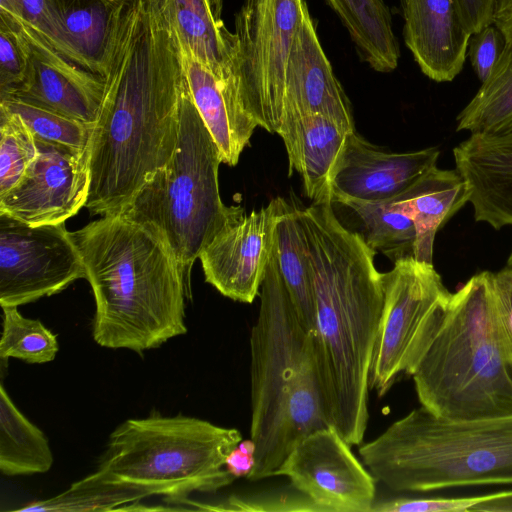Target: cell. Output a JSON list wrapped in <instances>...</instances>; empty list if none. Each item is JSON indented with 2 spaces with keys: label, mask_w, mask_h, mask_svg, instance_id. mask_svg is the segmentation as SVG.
Listing matches in <instances>:
<instances>
[{
  "label": "cell",
  "mask_w": 512,
  "mask_h": 512,
  "mask_svg": "<svg viewBox=\"0 0 512 512\" xmlns=\"http://www.w3.org/2000/svg\"><path fill=\"white\" fill-rule=\"evenodd\" d=\"M187 85L163 0H126L110 44L90 144L91 215L119 214L172 158Z\"/></svg>",
  "instance_id": "obj_1"
},
{
  "label": "cell",
  "mask_w": 512,
  "mask_h": 512,
  "mask_svg": "<svg viewBox=\"0 0 512 512\" xmlns=\"http://www.w3.org/2000/svg\"><path fill=\"white\" fill-rule=\"evenodd\" d=\"M312 270L314 354L326 420L351 445L368 425L369 378L384 289L375 251L342 225L330 200L300 208Z\"/></svg>",
  "instance_id": "obj_2"
},
{
  "label": "cell",
  "mask_w": 512,
  "mask_h": 512,
  "mask_svg": "<svg viewBox=\"0 0 512 512\" xmlns=\"http://www.w3.org/2000/svg\"><path fill=\"white\" fill-rule=\"evenodd\" d=\"M94 300L93 339L141 353L187 332L190 298L175 254L153 228L123 214L70 231Z\"/></svg>",
  "instance_id": "obj_3"
},
{
  "label": "cell",
  "mask_w": 512,
  "mask_h": 512,
  "mask_svg": "<svg viewBox=\"0 0 512 512\" xmlns=\"http://www.w3.org/2000/svg\"><path fill=\"white\" fill-rule=\"evenodd\" d=\"M250 333V481L273 477L292 448L329 426L322 405L312 333L299 321L272 255Z\"/></svg>",
  "instance_id": "obj_4"
},
{
  "label": "cell",
  "mask_w": 512,
  "mask_h": 512,
  "mask_svg": "<svg viewBox=\"0 0 512 512\" xmlns=\"http://www.w3.org/2000/svg\"><path fill=\"white\" fill-rule=\"evenodd\" d=\"M359 455L395 493L512 485V414L448 419L420 405L360 446Z\"/></svg>",
  "instance_id": "obj_5"
},
{
  "label": "cell",
  "mask_w": 512,
  "mask_h": 512,
  "mask_svg": "<svg viewBox=\"0 0 512 512\" xmlns=\"http://www.w3.org/2000/svg\"><path fill=\"white\" fill-rule=\"evenodd\" d=\"M492 274L452 293L444 322L410 375L421 406L448 419L512 414V358L499 338Z\"/></svg>",
  "instance_id": "obj_6"
},
{
  "label": "cell",
  "mask_w": 512,
  "mask_h": 512,
  "mask_svg": "<svg viewBox=\"0 0 512 512\" xmlns=\"http://www.w3.org/2000/svg\"><path fill=\"white\" fill-rule=\"evenodd\" d=\"M219 148L184 88L177 144L170 161L158 169L119 213L157 231L169 244L190 292L192 266L205 245L230 219L245 212L226 206L219 191Z\"/></svg>",
  "instance_id": "obj_7"
},
{
  "label": "cell",
  "mask_w": 512,
  "mask_h": 512,
  "mask_svg": "<svg viewBox=\"0 0 512 512\" xmlns=\"http://www.w3.org/2000/svg\"><path fill=\"white\" fill-rule=\"evenodd\" d=\"M241 440L238 429L195 417L128 419L110 434L98 469L178 504L190 493L215 492L235 480L225 459Z\"/></svg>",
  "instance_id": "obj_8"
},
{
  "label": "cell",
  "mask_w": 512,
  "mask_h": 512,
  "mask_svg": "<svg viewBox=\"0 0 512 512\" xmlns=\"http://www.w3.org/2000/svg\"><path fill=\"white\" fill-rule=\"evenodd\" d=\"M382 281L384 302L369 378L378 397L402 373L412 374L440 330L452 296L433 264L414 257L394 262Z\"/></svg>",
  "instance_id": "obj_9"
},
{
  "label": "cell",
  "mask_w": 512,
  "mask_h": 512,
  "mask_svg": "<svg viewBox=\"0 0 512 512\" xmlns=\"http://www.w3.org/2000/svg\"><path fill=\"white\" fill-rule=\"evenodd\" d=\"M305 0H244L235 16L233 74L258 126L278 132L287 61Z\"/></svg>",
  "instance_id": "obj_10"
},
{
  "label": "cell",
  "mask_w": 512,
  "mask_h": 512,
  "mask_svg": "<svg viewBox=\"0 0 512 512\" xmlns=\"http://www.w3.org/2000/svg\"><path fill=\"white\" fill-rule=\"evenodd\" d=\"M86 272L65 222L29 225L0 213V305L57 294Z\"/></svg>",
  "instance_id": "obj_11"
},
{
  "label": "cell",
  "mask_w": 512,
  "mask_h": 512,
  "mask_svg": "<svg viewBox=\"0 0 512 512\" xmlns=\"http://www.w3.org/2000/svg\"><path fill=\"white\" fill-rule=\"evenodd\" d=\"M320 512H371L376 479L333 426L299 441L275 472Z\"/></svg>",
  "instance_id": "obj_12"
},
{
  "label": "cell",
  "mask_w": 512,
  "mask_h": 512,
  "mask_svg": "<svg viewBox=\"0 0 512 512\" xmlns=\"http://www.w3.org/2000/svg\"><path fill=\"white\" fill-rule=\"evenodd\" d=\"M36 143L37 157L0 197V213L29 225L66 222L88 199L90 146L75 149L38 138Z\"/></svg>",
  "instance_id": "obj_13"
},
{
  "label": "cell",
  "mask_w": 512,
  "mask_h": 512,
  "mask_svg": "<svg viewBox=\"0 0 512 512\" xmlns=\"http://www.w3.org/2000/svg\"><path fill=\"white\" fill-rule=\"evenodd\" d=\"M289 205L276 197L259 211L227 221L199 255L205 281L225 297L253 303L273 255L277 222Z\"/></svg>",
  "instance_id": "obj_14"
},
{
  "label": "cell",
  "mask_w": 512,
  "mask_h": 512,
  "mask_svg": "<svg viewBox=\"0 0 512 512\" xmlns=\"http://www.w3.org/2000/svg\"><path fill=\"white\" fill-rule=\"evenodd\" d=\"M440 151L429 147L413 152H385L352 131L335 165L331 202H384L409 189L437 166Z\"/></svg>",
  "instance_id": "obj_15"
},
{
  "label": "cell",
  "mask_w": 512,
  "mask_h": 512,
  "mask_svg": "<svg viewBox=\"0 0 512 512\" xmlns=\"http://www.w3.org/2000/svg\"><path fill=\"white\" fill-rule=\"evenodd\" d=\"M21 25L32 52L24 82L9 98L94 125L102 103L104 78L68 60L43 37Z\"/></svg>",
  "instance_id": "obj_16"
},
{
  "label": "cell",
  "mask_w": 512,
  "mask_h": 512,
  "mask_svg": "<svg viewBox=\"0 0 512 512\" xmlns=\"http://www.w3.org/2000/svg\"><path fill=\"white\" fill-rule=\"evenodd\" d=\"M309 113L324 114L355 129L350 101L319 42L306 4L287 61L282 124Z\"/></svg>",
  "instance_id": "obj_17"
},
{
  "label": "cell",
  "mask_w": 512,
  "mask_h": 512,
  "mask_svg": "<svg viewBox=\"0 0 512 512\" xmlns=\"http://www.w3.org/2000/svg\"><path fill=\"white\" fill-rule=\"evenodd\" d=\"M404 41L422 73L452 81L462 70L472 33L459 0H401Z\"/></svg>",
  "instance_id": "obj_18"
},
{
  "label": "cell",
  "mask_w": 512,
  "mask_h": 512,
  "mask_svg": "<svg viewBox=\"0 0 512 512\" xmlns=\"http://www.w3.org/2000/svg\"><path fill=\"white\" fill-rule=\"evenodd\" d=\"M453 158L467 184L474 219L495 230L512 226V127L469 134L453 148Z\"/></svg>",
  "instance_id": "obj_19"
},
{
  "label": "cell",
  "mask_w": 512,
  "mask_h": 512,
  "mask_svg": "<svg viewBox=\"0 0 512 512\" xmlns=\"http://www.w3.org/2000/svg\"><path fill=\"white\" fill-rule=\"evenodd\" d=\"M184 57L193 102L219 148L222 163L235 166L258 123L234 77L221 79L196 60Z\"/></svg>",
  "instance_id": "obj_20"
},
{
  "label": "cell",
  "mask_w": 512,
  "mask_h": 512,
  "mask_svg": "<svg viewBox=\"0 0 512 512\" xmlns=\"http://www.w3.org/2000/svg\"><path fill=\"white\" fill-rule=\"evenodd\" d=\"M354 130L319 113L292 118L279 128L277 134L286 148L289 174L299 173L305 194L312 201H331L332 173Z\"/></svg>",
  "instance_id": "obj_21"
},
{
  "label": "cell",
  "mask_w": 512,
  "mask_h": 512,
  "mask_svg": "<svg viewBox=\"0 0 512 512\" xmlns=\"http://www.w3.org/2000/svg\"><path fill=\"white\" fill-rule=\"evenodd\" d=\"M163 6L184 55L221 79L234 77L236 36L222 19V0H163Z\"/></svg>",
  "instance_id": "obj_22"
},
{
  "label": "cell",
  "mask_w": 512,
  "mask_h": 512,
  "mask_svg": "<svg viewBox=\"0 0 512 512\" xmlns=\"http://www.w3.org/2000/svg\"><path fill=\"white\" fill-rule=\"evenodd\" d=\"M73 63L104 78L110 44L126 0H47Z\"/></svg>",
  "instance_id": "obj_23"
},
{
  "label": "cell",
  "mask_w": 512,
  "mask_h": 512,
  "mask_svg": "<svg viewBox=\"0 0 512 512\" xmlns=\"http://www.w3.org/2000/svg\"><path fill=\"white\" fill-rule=\"evenodd\" d=\"M391 200L414 223V258L433 264L436 233L468 203V187L456 169L445 170L435 166L409 189Z\"/></svg>",
  "instance_id": "obj_24"
},
{
  "label": "cell",
  "mask_w": 512,
  "mask_h": 512,
  "mask_svg": "<svg viewBox=\"0 0 512 512\" xmlns=\"http://www.w3.org/2000/svg\"><path fill=\"white\" fill-rule=\"evenodd\" d=\"M273 256L300 323L312 333L315 324L312 270L300 207L293 202L277 222Z\"/></svg>",
  "instance_id": "obj_25"
},
{
  "label": "cell",
  "mask_w": 512,
  "mask_h": 512,
  "mask_svg": "<svg viewBox=\"0 0 512 512\" xmlns=\"http://www.w3.org/2000/svg\"><path fill=\"white\" fill-rule=\"evenodd\" d=\"M357 51L377 72L396 69L400 56L389 9L383 0H327Z\"/></svg>",
  "instance_id": "obj_26"
},
{
  "label": "cell",
  "mask_w": 512,
  "mask_h": 512,
  "mask_svg": "<svg viewBox=\"0 0 512 512\" xmlns=\"http://www.w3.org/2000/svg\"><path fill=\"white\" fill-rule=\"evenodd\" d=\"M45 434L15 406L0 387V470L7 476L45 473L53 465Z\"/></svg>",
  "instance_id": "obj_27"
},
{
  "label": "cell",
  "mask_w": 512,
  "mask_h": 512,
  "mask_svg": "<svg viewBox=\"0 0 512 512\" xmlns=\"http://www.w3.org/2000/svg\"><path fill=\"white\" fill-rule=\"evenodd\" d=\"M456 120V130L469 134L497 133L512 127V42H506L491 74Z\"/></svg>",
  "instance_id": "obj_28"
},
{
  "label": "cell",
  "mask_w": 512,
  "mask_h": 512,
  "mask_svg": "<svg viewBox=\"0 0 512 512\" xmlns=\"http://www.w3.org/2000/svg\"><path fill=\"white\" fill-rule=\"evenodd\" d=\"M148 497L144 490L116 481L97 469L59 495L29 503L17 511H112Z\"/></svg>",
  "instance_id": "obj_29"
},
{
  "label": "cell",
  "mask_w": 512,
  "mask_h": 512,
  "mask_svg": "<svg viewBox=\"0 0 512 512\" xmlns=\"http://www.w3.org/2000/svg\"><path fill=\"white\" fill-rule=\"evenodd\" d=\"M362 225L358 232L375 252L391 261L414 257L416 231L412 219L392 200L384 202H347Z\"/></svg>",
  "instance_id": "obj_30"
},
{
  "label": "cell",
  "mask_w": 512,
  "mask_h": 512,
  "mask_svg": "<svg viewBox=\"0 0 512 512\" xmlns=\"http://www.w3.org/2000/svg\"><path fill=\"white\" fill-rule=\"evenodd\" d=\"M3 330L0 358L20 359L42 364L55 359L59 350L57 337L42 322L24 317L16 306L2 307Z\"/></svg>",
  "instance_id": "obj_31"
},
{
  "label": "cell",
  "mask_w": 512,
  "mask_h": 512,
  "mask_svg": "<svg viewBox=\"0 0 512 512\" xmlns=\"http://www.w3.org/2000/svg\"><path fill=\"white\" fill-rule=\"evenodd\" d=\"M0 107L18 114L35 138L75 149L91 144L94 125L61 115L51 110L26 103L16 98L0 101Z\"/></svg>",
  "instance_id": "obj_32"
},
{
  "label": "cell",
  "mask_w": 512,
  "mask_h": 512,
  "mask_svg": "<svg viewBox=\"0 0 512 512\" xmlns=\"http://www.w3.org/2000/svg\"><path fill=\"white\" fill-rule=\"evenodd\" d=\"M37 154L36 138L24 120L0 107V197L19 181Z\"/></svg>",
  "instance_id": "obj_33"
},
{
  "label": "cell",
  "mask_w": 512,
  "mask_h": 512,
  "mask_svg": "<svg viewBox=\"0 0 512 512\" xmlns=\"http://www.w3.org/2000/svg\"><path fill=\"white\" fill-rule=\"evenodd\" d=\"M31 52V42L21 23L0 10V101L21 87Z\"/></svg>",
  "instance_id": "obj_34"
},
{
  "label": "cell",
  "mask_w": 512,
  "mask_h": 512,
  "mask_svg": "<svg viewBox=\"0 0 512 512\" xmlns=\"http://www.w3.org/2000/svg\"><path fill=\"white\" fill-rule=\"evenodd\" d=\"M184 504L195 506V510L244 511V512H320L313 502L293 488L292 491H265L245 495H231L214 504L193 502L187 498Z\"/></svg>",
  "instance_id": "obj_35"
},
{
  "label": "cell",
  "mask_w": 512,
  "mask_h": 512,
  "mask_svg": "<svg viewBox=\"0 0 512 512\" xmlns=\"http://www.w3.org/2000/svg\"><path fill=\"white\" fill-rule=\"evenodd\" d=\"M0 10L43 37L56 51L72 61L47 0H0Z\"/></svg>",
  "instance_id": "obj_36"
},
{
  "label": "cell",
  "mask_w": 512,
  "mask_h": 512,
  "mask_svg": "<svg viewBox=\"0 0 512 512\" xmlns=\"http://www.w3.org/2000/svg\"><path fill=\"white\" fill-rule=\"evenodd\" d=\"M479 496L457 498L393 497L375 500L371 512H470Z\"/></svg>",
  "instance_id": "obj_37"
},
{
  "label": "cell",
  "mask_w": 512,
  "mask_h": 512,
  "mask_svg": "<svg viewBox=\"0 0 512 512\" xmlns=\"http://www.w3.org/2000/svg\"><path fill=\"white\" fill-rule=\"evenodd\" d=\"M506 42L503 33L493 23L472 34L468 45V56L481 83L491 74Z\"/></svg>",
  "instance_id": "obj_38"
},
{
  "label": "cell",
  "mask_w": 512,
  "mask_h": 512,
  "mask_svg": "<svg viewBox=\"0 0 512 512\" xmlns=\"http://www.w3.org/2000/svg\"><path fill=\"white\" fill-rule=\"evenodd\" d=\"M493 311L496 329L504 349L512 358V269L492 274Z\"/></svg>",
  "instance_id": "obj_39"
},
{
  "label": "cell",
  "mask_w": 512,
  "mask_h": 512,
  "mask_svg": "<svg viewBox=\"0 0 512 512\" xmlns=\"http://www.w3.org/2000/svg\"><path fill=\"white\" fill-rule=\"evenodd\" d=\"M256 445L250 439L241 440L225 459V469L235 479L251 474L256 463Z\"/></svg>",
  "instance_id": "obj_40"
},
{
  "label": "cell",
  "mask_w": 512,
  "mask_h": 512,
  "mask_svg": "<svg viewBox=\"0 0 512 512\" xmlns=\"http://www.w3.org/2000/svg\"><path fill=\"white\" fill-rule=\"evenodd\" d=\"M472 34L493 23L495 0H459Z\"/></svg>",
  "instance_id": "obj_41"
},
{
  "label": "cell",
  "mask_w": 512,
  "mask_h": 512,
  "mask_svg": "<svg viewBox=\"0 0 512 512\" xmlns=\"http://www.w3.org/2000/svg\"><path fill=\"white\" fill-rule=\"evenodd\" d=\"M470 512H512V490L480 495Z\"/></svg>",
  "instance_id": "obj_42"
},
{
  "label": "cell",
  "mask_w": 512,
  "mask_h": 512,
  "mask_svg": "<svg viewBox=\"0 0 512 512\" xmlns=\"http://www.w3.org/2000/svg\"><path fill=\"white\" fill-rule=\"evenodd\" d=\"M493 24L512 42V0H495Z\"/></svg>",
  "instance_id": "obj_43"
},
{
  "label": "cell",
  "mask_w": 512,
  "mask_h": 512,
  "mask_svg": "<svg viewBox=\"0 0 512 512\" xmlns=\"http://www.w3.org/2000/svg\"><path fill=\"white\" fill-rule=\"evenodd\" d=\"M506 267L512 269V249H511V252H510L509 257L507 259Z\"/></svg>",
  "instance_id": "obj_44"
}]
</instances>
